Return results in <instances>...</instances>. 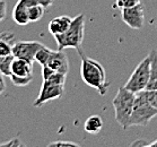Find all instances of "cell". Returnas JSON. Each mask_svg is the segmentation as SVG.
I'll list each match as a JSON object with an SVG mask.
<instances>
[{
    "mask_svg": "<svg viewBox=\"0 0 157 147\" xmlns=\"http://www.w3.org/2000/svg\"><path fill=\"white\" fill-rule=\"evenodd\" d=\"M78 53L82 58L80 76L84 83L98 91L102 96L105 95L110 88V83L106 80V72L104 67L97 60L87 57L82 49L78 50Z\"/></svg>",
    "mask_w": 157,
    "mask_h": 147,
    "instance_id": "cell-1",
    "label": "cell"
},
{
    "mask_svg": "<svg viewBox=\"0 0 157 147\" xmlns=\"http://www.w3.org/2000/svg\"><path fill=\"white\" fill-rule=\"evenodd\" d=\"M85 36V15L79 14L72 18L71 25L62 34L54 35V40L57 42L58 50L64 49H76L78 51L82 48V41Z\"/></svg>",
    "mask_w": 157,
    "mask_h": 147,
    "instance_id": "cell-2",
    "label": "cell"
},
{
    "mask_svg": "<svg viewBox=\"0 0 157 147\" xmlns=\"http://www.w3.org/2000/svg\"><path fill=\"white\" fill-rule=\"evenodd\" d=\"M135 101H136V93L129 91L124 86L119 87L117 95L112 101L114 108L115 120L124 130L129 129V121L135 106Z\"/></svg>",
    "mask_w": 157,
    "mask_h": 147,
    "instance_id": "cell-3",
    "label": "cell"
},
{
    "mask_svg": "<svg viewBox=\"0 0 157 147\" xmlns=\"http://www.w3.org/2000/svg\"><path fill=\"white\" fill-rule=\"evenodd\" d=\"M157 115V108L150 103L146 94V90L136 94L135 106L129 121V128L135 126L146 127Z\"/></svg>",
    "mask_w": 157,
    "mask_h": 147,
    "instance_id": "cell-4",
    "label": "cell"
},
{
    "mask_svg": "<svg viewBox=\"0 0 157 147\" xmlns=\"http://www.w3.org/2000/svg\"><path fill=\"white\" fill-rule=\"evenodd\" d=\"M150 78V57H146L140 61L136 69L132 72L124 87L133 93H139L147 90V85Z\"/></svg>",
    "mask_w": 157,
    "mask_h": 147,
    "instance_id": "cell-5",
    "label": "cell"
},
{
    "mask_svg": "<svg viewBox=\"0 0 157 147\" xmlns=\"http://www.w3.org/2000/svg\"><path fill=\"white\" fill-rule=\"evenodd\" d=\"M64 85H57V84H51L48 82H42L41 90H40L39 96L33 102V106L35 108H41L45 103L50 101L58 100L63 96Z\"/></svg>",
    "mask_w": 157,
    "mask_h": 147,
    "instance_id": "cell-6",
    "label": "cell"
},
{
    "mask_svg": "<svg viewBox=\"0 0 157 147\" xmlns=\"http://www.w3.org/2000/svg\"><path fill=\"white\" fill-rule=\"evenodd\" d=\"M121 17L123 23H125L132 29H141L145 23L144 6L138 4L133 7L121 8Z\"/></svg>",
    "mask_w": 157,
    "mask_h": 147,
    "instance_id": "cell-7",
    "label": "cell"
},
{
    "mask_svg": "<svg viewBox=\"0 0 157 147\" xmlns=\"http://www.w3.org/2000/svg\"><path fill=\"white\" fill-rule=\"evenodd\" d=\"M44 44H42L39 41H18L14 45L13 54L16 58L25 59L33 64L35 61V56L37 51Z\"/></svg>",
    "mask_w": 157,
    "mask_h": 147,
    "instance_id": "cell-8",
    "label": "cell"
},
{
    "mask_svg": "<svg viewBox=\"0 0 157 147\" xmlns=\"http://www.w3.org/2000/svg\"><path fill=\"white\" fill-rule=\"evenodd\" d=\"M49 68H51L54 72H63V74H68L69 72V60L67 54L63 51L57 50L52 51L49 60H48L47 65Z\"/></svg>",
    "mask_w": 157,
    "mask_h": 147,
    "instance_id": "cell-9",
    "label": "cell"
},
{
    "mask_svg": "<svg viewBox=\"0 0 157 147\" xmlns=\"http://www.w3.org/2000/svg\"><path fill=\"white\" fill-rule=\"evenodd\" d=\"M23 77V78H33V64L25 59L15 57L11 66V75Z\"/></svg>",
    "mask_w": 157,
    "mask_h": 147,
    "instance_id": "cell-10",
    "label": "cell"
},
{
    "mask_svg": "<svg viewBox=\"0 0 157 147\" xmlns=\"http://www.w3.org/2000/svg\"><path fill=\"white\" fill-rule=\"evenodd\" d=\"M71 22L72 18L69 16H66V15L58 16L49 23V32L53 36L58 35V34H62L70 27Z\"/></svg>",
    "mask_w": 157,
    "mask_h": 147,
    "instance_id": "cell-11",
    "label": "cell"
},
{
    "mask_svg": "<svg viewBox=\"0 0 157 147\" xmlns=\"http://www.w3.org/2000/svg\"><path fill=\"white\" fill-rule=\"evenodd\" d=\"M41 74H42V79L44 82L51 83V84H57V85H64L67 74L59 72H54L48 66H41Z\"/></svg>",
    "mask_w": 157,
    "mask_h": 147,
    "instance_id": "cell-12",
    "label": "cell"
},
{
    "mask_svg": "<svg viewBox=\"0 0 157 147\" xmlns=\"http://www.w3.org/2000/svg\"><path fill=\"white\" fill-rule=\"evenodd\" d=\"M15 43V35L11 32L6 31L0 33V57H7L13 54Z\"/></svg>",
    "mask_w": 157,
    "mask_h": 147,
    "instance_id": "cell-13",
    "label": "cell"
},
{
    "mask_svg": "<svg viewBox=\"0 0 157 147\" xmlns=\"http://www.w3.org/2000/svg\"><path fill=\"white\" fill-rule=\"evenodd\" d=\"M11 17H13V21H14L17 25L21 26H25L27 25L29 22V8L24 6V5L17 1L16 5H15L14 9H13V14H11Z\"/></svg>",
    "mask_w": 157,
    "mask_h": 147,
    "instance_id": "cell-14",
    "label": "cell"
},
{
    "mask_svg": "<svg viewBox=\"0 0 157 147\" xmlns=\"http://www.w3.org/2000/svg\"><path fill=\"white\" fill-rule=\"evenodd\" d=\"M148 56L150 57V78L147 90L155 91L157 90V51L151 50Z\"/></svg>",
    "mask_w": 157,
    "mask_h": 147,
    "instance_id": "cell-15",
    "label": "cell"
},
{
    "mask_svg": "<svg viewBox=\"0 0 157 147\" xmlns=\"http://www.w3.org/2000/svg\"><path fill=\"white\" fill-rule=\"evenodd\" d=\"M103 128V120L100 115H90L84 123V129L90 135H97Z\"/></svg>",
    "mask_w": 157,
    "mask_h": 147,
    "instance_id": "cell-16",
    "label": "cell"
},
{
    "mask_svg": "<svg viewBox=\"0 0 157 147\" xmlns=\"http://www.w3.org/2000/svg\"><path fill=\"white\" fill-rule=\"evenodd\" d=\"M14 59V54H10L7 57H0V72L7 77H10L11 75V66H13Z\"/></svg>",
    "mask_w": 157,
    "mask_h": 147,
    "instance_id": "cell-17",
    "label": "cell"
},
{
    "mask_svg": "<svg viewBox=\"0 0 157 147\" xmlns=\"http://www.w3.org/2000/svg\"><path fill=\"white\" fill-rule=\"evenodd\" d=\"M44 11H45V8L41 6L40 4L35 5V6H32V7L29 8V18L31 23H35L39 22L40 19L43 17L44 15Z\"/></svg>",
    "mask_w": 157,
    "mask_h": 147,
    "instance_id": "cell-18",
    "label": "cell"
},
{
    "mask_svg": "<svg viewBox=\"0 0 157 147\" xmlns=\"http://www.w3.org/2000/svg\"><path fill=\"white\" fill-rule=\"evenodd\" d=\"M52 51L51 49H49L48 47L45 45H43L39 51H37V53L35 56V61H37L41 66H44L47 65L48 60H49V58H50L51 53H52Z\"/></svg>",
    "mask_w": 157,
    "mask_h": 147,
    "instance_id": "cell-19",
    "label": "cell"
},
{
    "mask_svg": "<svg viewBox=\"0 0 157 147\" xmlns=\"http://www.w3.org/2000/svg\"><path fill=\"white\" fill-rule=\"evenodd\" d=\"M9 78L11 79V82H13V84H14L15 86H19V87L29 85L33 79V78H23V77H17V76H10Z\"/></svg>",
    "mask_w": 157,
    "mask_h": 147,
    "instance_id": "cell-20",
    "label": "cell"
},
{
    "mask_svg": "<svg viewBox=\"0 0 157 147\" xmlns=\"http://www.w3.org/2000/svg\"><path fill=\"white\" fill-rule=\"evenodd\" d=\"M0 146H14V147H17V146H25V144L23 143L18 137H15V138H11L10 140H8V141H4V143H0Z\"/></svg>",
    "mask_w": 157,
    "mask_h": 147,
    "instance_id": "cell-21",
    "label": "cell"
},
{
    "mask_svg": "<svg viewBox=\"0 0 157 147\" xmlns=\"http://www.w3.org/2000/svg\"><path fill=\"white\" fill-rule=\"evenodd\" d=\"M7 17V2L6 0H0V23Z\"/></svg>",
    "mask_w": 157,
    "mask_h": 147,
    "instance_id": "cell-22",
    "label": "cell"
},
{
    "mask_svg": "<svg viewBox=\"0 0 157 147\" xmlns=\"http://www.w3.org/2000/svg\"><path fill=\"white\" fill-rule=\"evenodd\" d=\"M49 146H79V144L74 143V141H63V140H58L53 143L49 144Z\"/></svg>",
    "mask_w": 157,
    "mask_h": 147,
    "instance_id": "cell-23",
    "label": "cell"
},
{
    "mask_svg": "<svg viewBox=\"0 0 157 147\" xmlns=\"http://www.w3.org/2000/svg\"><path fill=\"white\" fill-rule=\"evenodd\" d=\"M4 74L0 72V95L1 94L5 93V91H6V88H7V86H6V83H5V79H4Z\"/></svg>",
    "mask_w": 157,
    "mask_h": 147,
    "instance_id": "cell-24",
    "label": "cell"
},
{
    "mask_svg": "<svg viewBox=\"0 0 157 147\" xmlns=\"http://www.w3.org/2000/svg\"><path fill=\"white\" fill-rule=\"evenodd\" d=\"M19 2H21V4L24 5V6H26L27 8L32 7V6H35V5L39 4V1L37 0H18Z\"/></svg>",
    "mask_w": 157,
    "mask_h": 147,
    "instance_id": "cell-25",
    "label": "cell"
},
{
    "mask_svg": "<svg viewBox=\"0 0 157 147\" xmlns=\"http://www.w3.org/2000/svg\"><path fill=\"white\" fill-rule=\"evenodd\" d=\"M37 1H39V4L41 5V6H43L45 9L49 8V7H51L54 2V0H37Z\"/></svg>",
    "mask_w": 157,
    "mask_h": 147,
    "instance_id": "cell-26",
    "label": "cell"
},
{
    "mask_svg": "<svg viewBox=\"0 0 157 147\" xmlns=\"http://www.w3.org/2000/svg\"><path fill=\"white\" fill-rule=\"evenodd\" d=\"M148 146H157V140L156 141H154V143H151V144H149Z\"/></svg>",
    "mask_w": 157,
    "mask_h": 147,
    "instance_id": "cell-27",
    "label": "cell"
},
{
    "mask_svg": "<svg viewBox=\"0 0 157 147\" xmlns=\"http://www.w3.org/2000/svg\"><path fill=\"white\" fill-rule=\"evenodd\" d=\"M117 1H119V0H117Z\"/></svg>",
    "mask_w": 157,
    "mask_h": 147,
    "instance_id": "cell-28",
    "label": "cell"
}]
</instances>
